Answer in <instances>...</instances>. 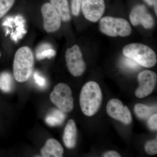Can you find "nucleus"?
<instances>
[{
    "label": "nucleus",
    "mask_w": 157,
    "mask_h": 157,
    "mask_svg": "<svg viewBox=\"0 0 157 157\" xmlns=\"http://www.w3.org/2000/svg\"><path fill=\"white\" fill-rule=\"evenodd\" d=\"M103 100L102 91L94 81L86 83L82 89L79 97L80 108L86 116L91 117L99 110Z\"/></svg>",
    "instance_id": "obj_1"
},
{
    "label": "nucleus",
    "mask_w": 157,
    "mask_h": 157,
    "mask_svg": "<svg viewBox=\"0 0 157 157\" xmlns=\"http://www.w3.org/2000/svg\"><path fill=\"white\" fill-rule=\"evenodd\" d=\"M34 64L33 54L30 48L24 46L19 48L14 55L13 74L16 81L25 82L33 74Z\"/></svg>",
    "instance_id": "obj_2"
},
{
    "label": "nucleus",
    "mask_w": 157,
    "mask_h": 157,
    "mask_svg": "<svg viewBox=\"0 0 157 157\" xmlns=\"http://www.w3.org/2000/svg\"><path fill=\"white\" fill-rule=\"evenodd\" d=\"M123 53L125 56L133 59L144 67H152L157 62L155 52L147 45L140 43L128 44L124 47Z\"/></svg>",
    "instance_id": "obj_3"
},
{
    "label": "nucleus",
    "mask_w": 157,
    "mask_h": 157,
    "mask_svg": "<svg viewBox=\"0 0 157 157\" xmlns=\"http://www.w3.org/2000/svg\"><path fill=\"white\" fill-rule=\"evenodd\" d=\"M99 29L102 33L112 37L128 36L132 32L131 26L126 20L111 16L101 18Z\"/></svg>",
    "instance_id": "obj_4"
},
{
    "label": "nucleus",
    "mask_w": 157,
    "mask_h": 157,
    "mask_svg": "<svg viewBox=\"0 0 157 157\" xmlns=\"http://www.w3.org/2000/svg\"><path fill=\"white\" fill-rule=\"evenodd\" d=\"M50 101L60 110L64 112H71L74 107L72 92L68 85L59 83L56 85L50 94Z\"/></svg>",
    "instance_id": "obj_5"
},
{
    "label": "nucleus",
    "mask_w": 157,
    "mask_h": 157,
    "mask_svg": "<svg viewBox=\"0 0 157 157\" xmlns=\"http://www.w3.org/2000/svg\"><path fill=\"white\" fill-rule=\"evenodd\" d=\"M65 58L68 70L73 76L78 77L84 73L86 65L78 45H74L67 49Z\"/></svg>",
    "instance_id": "obj_6"
},
{
    "label": "nucleus",
    "mask_w": 157,
    "mask_h": 157,
    "mask_svg": "<svg viewBox=\"0 0 157 157\" xmlns=\"http://www.w3.org/2000/svg\"><path fill=\"white\" fill-rule=\"evenodd\" d=\"M137 79L139 86L135 91V96L141 99L151 94L156 84L157 77L156 73L151 70H144L139 73Z\"/></svg>",
    "instance_id": "obj_7"
},
{
    "label": "nucleus",
    "mask_w": 157,
    "mask_h": 157,
    "mask_svg": "<svg viewBox=\"0 0 157 157\" xmlns=\"http://www.w3.org/2000/svg\"><path fill=\"white\" fill-rule=\"evenodd\" d=\"M41 12L43 19V27L46 32L57 31L61 25V18L54 7L50 3L42 5Z\"/></svg>",
    "instance_id": "obj_8"
},
{
    "label": "nucleus",
    "mask_w": 157,
    "mask_h": 157,
    "mask_svg": "<svg viewBox=\"0 0 157 157\" xmlns=\"http://www.w3.org/2000/svg\"><path fill=\"white\" fill-rule=\"evenodd\" d=\"M81 9L86 19L91 22H97L105 11L104 0H82Z\"/></svg>",
    "instance_id": "obj_9"
},
{
    "label": "nucleus",
    "mask_w": 157,
    "mask_h": 157,
    "mask_svg": "<svg viewBox=\"0 0 157 157\" xmlns=\"http://www.w3.org/2000/svg\"><path fill=\"white\" fill-rule=\"evenodd\" d=\"M107 112L110 117L125 124H129L132 122V114L130 109L124 106L118 99L109 100L107 106Z\"/></svg>",
    "instance_id": "obj_10"
},
{
    "label": "nucleus",
    "mask_w": 157,
    "mask_h": 157,
    "mask_svg": "<svg viewBox=\"0 0 157 157\" xmlns=\"http://www.w3.org/2000/svg\"><path fill=\"white\" fill-rule=\"evenodd\" d=\"M130 21L134 26L141 25L144 29H148L153 27L155 21L144 5H137L133 8L129 16Z\"/></svg>",
    "instance_id": "obj_11"
},
{
    "label": "nucleus",
    "mask_w": 157,
    "mask_h": 157,
    "mask_svg": "<svg viewBox=\"0 0 157 157\" xmlns=\"http://www.w3.org/2000/svg\"><path fill=\"white\" fill-rule=\"evenodd\" d=\"M77 130L76 123L73 119L68 121L65 127L63 141L66 147L73 149L76 146L77 141Z\"/></svg>",
    "instance_id": "obj_12"
},
{
    "label": "nucleus",
    "mask_w": 157,
    "mask_h": 157,
    "mask_svg": "<svg viewBox=\"0 0 157 157\" xmlns=\"http://www.w3.org/2000/svg\"><path fill=\"white\" fill-rule=\"evenodd\" d=\"M64 150L61 144L56 139H48L45 146L41 149L42 157H61L63 156Z\"/></svg>",
    "instance_id": "obj_13"
},
{
    "label": "nucleus",
    "mask_w": 157,
    "mask_h": 157,
    "mask_svg": "<svg viewBox=\"0 0 157 157\" xmlns=\"http://www.w3.org/2000/svg\"><path fill=\"white\" fill-rule=\"evenodd\" d=\"M50 2L58 12L63 21H70L71 14L67 0H50Z\"/></svg>",
    "instance_id": "obj_14"
},
{
    "label": "nucleus",
    "mask_w": 157,
    "mask_h": 157,
    "mask_svg": "<svg viewBox=\"0 0 157 157\" xmlns=\"http://www.w3.org/2000/svg\"><path fill=\"white\" fill-rule=\"evenodd\" d=\"M134 110L137 117L140 119L145 120L156 113L157 107H150L144 104H137L135 105Z\"/></svg>",
    "instance_id": "obj_15"
},
{
    "label": "nucleus",
    "mask_w": 157,
    "mask_h": 157,
    "mask_svg": "<svg viewBox=\"0 0 157 157\" xmlns=\"http://www.w3.org/2000/svg\"><path fill=\"white\" fill-rule=\"evenodd\" d=\"M65 119L64 112L59 109H54L45 117V122L50 126H56L63 123Z\"/></svg>",
    "instance_id": "obj_16"
},
{
    "label": "nucleus",
    "mask_w": 157,
    "mask_h": 157,
    "mask_svg": "<svg viewBox=\"0 0 157 157\" xmlns=\"http://www.w3.org/2000/svg\"><path fill=\"white\" fill-rule=\"evenodd\" d=\"M14 86L13 77L8 72H2L0 74V90L5 93L11 92Z\"/></svg>",
    "instance_id": "obj_17"
},
{
    "label": "nucleus",
    "mask_w": 157,
    "mask_h": 157,
    "mask_svg": "<svg viewBox=\"0 0 157 157\" xmlns=\"http://www.w3.org/2000/svg\"><path fill=\"white\" fill-rule=\"evenodd\" d=\"M56 54L55 51L51 48L48 44H43L40 46L37 51L36 58L37 59L42 60L45 58L51 59Z\"/></svg>",
    "instance_id": "obj_18"
},
{
    "label": "nucleus",
    "mask_w": 157,
    "mask_h": 157,
    "mask_svg": "<svg viewBox=\"0 0 157 157\" xmlns=\"http://www.w3.org/2000/svg\"><path fill=\"white\" fill-rule=\"evenodd\" d=\"M15 0H0V18L10 10Z\"/></svg>",
    "instance_id": "obj_19"
},
{
    "label": "nucleus",
    "mask_w": 157,
    "mask_h": 157,
    "mask_svg": "<svg viewBox=\"0 0 157 157\" xmlns=\"http://www.w3.org/2000/svg\"><path fill=\"white\" fill-rule=\"evenodd\" d=\"M145 151L149 155H155L157 154V140L156 139L149 140L145 144L144 146Z\"/></svg>",
    "instance_id": "obj_20"
},
{
    "label": "nucleus",
    "mask_w": 157,
    "mask_h": 157,
    "mask_svg": "<svg viewBox=\"0 0 157 157\" xmlns=\"http://www.w3.org/2000/svg\"><path fill=\"white\" fill-rule=\"evenodd\" d=\"M82 0H71V11L74 16H78L81 10Z\"/></svg>",
    "instance_id": "obj_21"
},
{
    "label": "nucleus",
    "mask_w": 157,
    "mask_h": 157,
    "mask_svg": "<svg viewBox=\"0 0 157 157\" xmlns=\"http://www.w3.org/2000/svg\"><path fill=\"white\" fill-rule=\"evenodd\" d=\"M123 63L124 66L130 70H137L139 67V64L137 62L133 59L127 57H126L124 59Z\"/></svg>",
    "instance_id": "obj_22"
},
{
    "label": "nucleus",
    "mask_w": 157,
    "mask_h": 157,
    "mask_svg": "<svg viewBox=\"0 0 157 157\" xmlns=\"http://www.w3.org/2000/svg\"><path fill=\"white\" fill-rule=\"evenodd\" d=\"M33 76L35 82L39 87L44 88L46 86L47 82L46 79L43 76L37 72L34 73Z\"/></svg>",
    "instance_id": "obj_23"
},
{
    "label": "nucleus",
    "mask_w": 157,
    "mask_h": 157,
    "mask_svg": "<svg viewBox=\"0 0 157 157\" xmlns=\"http://www.w3.org/2000/svg\"><path fill=\"white\" fill-rule=\"evenodd\" d=\"M149 128L152 130H157V114H153L149 117L148 122Z\"/></svg>",
    "instance_id": "obj_24"
},
{
    "label": "nucleus",
    "mask_w": 157,
    "mask_h": 157,
    "mask_svg": "<svg viewBox=\"0 0 157 157\" xmlns=\"http://www.w3.org/2000/svg\"><path fill=\"white\" fill-rule=\"evenodd\" d=\"M103 156L104 157H120L121 155L117 151H110L105 153Z\"/></svg>",
    "instance_id": "obj_25"
},
{
    "label": "nucleus",
    "mask_w": 157,
    "mask_h": 157,
    "mask_svg": "<svg viewBox=\"0 0 157 157\" xmlns=\"http://www.w3.org/2000/svg\"><path fill=\"white\" fill-rule=\"evenodd\" d=\"M157 0H153V5H154V7L155 13L156 15V16L157 15Z\"/></svg>",
    "instance_id": "obj_26"
},
{
    "label": "nucleus",
    "mask_w": 157,
    "mask_h": 157,
    "mask_svg": "<svg viewBox=\"0 0 157 157\" xmlns=\"http://www.w3.org/2000/svg\"><path fill=\"white\" fill-rule=\"evenodd\" d=\"M145 2L149 6H152L153 5V0H144Z\"/></svg>",
    "instance_id": "obj_27"
},
{
    "label": "nucleus",
    "mask_w": 157,
    "mask_h": 157,
    "mask_svg": "<svg viewBox=\"0 0 157 157\" xmlns=\"http://www.w3.org/2000/svg\"><path fill=\"white\" fill-rule=\"evenodd\" d=\"M1 52H0V57H1Z\"/></svg>",
    "instance_id": "obj_28"
}]
</instances>
